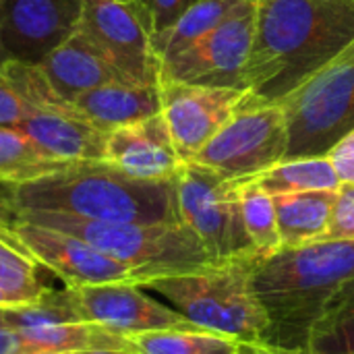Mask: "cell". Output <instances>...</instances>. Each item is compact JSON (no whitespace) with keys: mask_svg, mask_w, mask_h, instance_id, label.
Instances as JSON below:
<instances>
[{"mask_svg":"<svg viewBox=\"0 0 354 354\" xmlns=\"http://www.w3.org/2000/svg\"><path fill=\"white\" fill-rule=\"evenodd\" d=\"M247 91L280 102L354 39V0H253Z\"/></svg>","mask_w":354,"mask_h":354,"instance_id":"1","label":"cell"},{"mask_svg":"<svg viewBox=\"0 0 354 354\" xmlns=\"http://www.w3.org/2000/svg\"><path fill=\"white\" fill-rule=\"evenodd\" d=\"M10 203L12 214L52 212L129 224L180 222L176 178L139 180L104 160L73 162L52 174L10 187Z\"/></svg>","mask_w":354,"mask_h":354,"instance_id":"2","label":"cell"},{"mask_svg":"<svg viewBox=\"0 0 354 354\" xmlns=\"http://www.w3.org/2000/svg\"><path fill=\"white\" fill-rule=\"evenodd\" d=\"M353 278L354 241H319L257 257L251 288L268 317L263 342L305 353L319 311Z\"/></svg>","mask_w":354,"mask_h":354,"instance_id":"3","label":"cell"},{"mask_svg":"<svg viewBox=\"0 0 354 354\" xmlns=\"http://www.w3.org/2000/svg\"><path fill=\"white\" fill-rule=\"evenodd\" d=\"M255 259H236L189 274L160 276L139 284V288L160 297L197 330L230 336L239 342H263L268 317L251 288Z\"/></svg>","mask_w":354,"mask_h":354,"instance_id":"4","label":"cell"},{"mask_svg":"<svg viewBox=\"0 0 354 354\" xmlns=\"http://www.w3.org/2000/svg\"><path fill=\"white\" fill-rule=\"evenodd\" d=\"M15 220L56 228L79 236L108 257L141 270L147 280L160 276L189 274L214 266L207 249L199 236L178 224H129V222H100L68 214L52 212H19ZM145 280V282H147Z\"/></svg>","mask_w":354,"mask_h":354,"instance_id":"5","label":"cell"},{"mask_svg":"<svg viewBox=\"0 0 354 354\" xmlns=\"http://www.w3.org/2000/svg\"><path fill=\"white\" fill-rule=\"evenodd\" d=\"M278 104L288 122L286 160L328 156L354 129V39Z\"/></svg>","mask_w":354,"mask_h":354,"instance_id":"6","label":"cell"},{"mask_svg":"<svg viewBox=\"0 0 354 354\" xmlns=\"http://www.w3.org/2000/svg\"><path fill=\"white\" fill-rule=\"evenodd\" d=\"M241 183L197 162H185L176 176L180 222L199 236L214 263L257 257L243 220Z\"/></svg>","mask_w":354,"mask_h":354,"instance_id":"7","label":"cell"},{"mask_svg":"<svg viewBox=\"0 0 354 354\" xmlns=\"http://www.w3.org/2000/svg\"><path fill=\"white\" fill-rule=\"evenodd\" d=\"M290 145L282 104L245 93L232 118L191 160L224 178H253L286 160Z\"/></svg>","mask_w":354,"mask_h":354,"instance_id":"8","label":"cell"},{"mask_svg":"<svg viewBox=\"0 0 354 354\" xmlns=\"http://www.w3.org/2000/svg\"><path fill=\"white\" fill-rule=\"evenodd\" d=\"M255 4L241 0L201 39L160 62V81H183L212 87L245 89L253 48Z\"/></svg>","mask_w":354,"mask_h":354,"instance_id":"9","label":"cell"},{"mask_svg":"<svg viewBox=\"0 0 354 354\" xmlns=\"http://www.w3.org/2000/svg\"><path fill=\"white\" fill-rule=\"evenodd\" d=\"M79 29L108 56L127 83H160L153 23L137 0H83Z\"/></svg>","mask_w":354,"mask_h":354,"instance_id":"10","label":"cell"},{"mask_svg":"<svg viewBox=\"0 0 354 354\" xmlns=\"http://www.w3.org/2000/svg\"><path fill=\"white\" fill-rule=\"evenodd\" d=\"M8 232L41 266L58 276L66 288L95 284H143L147 276L127 263H120L89 243L68 232L12 220Z\"/></svg>","mask_w":354,"mask_h":354,"instance_id":"11","label":"cell"},{"mask_svg":"<svg viewBox=\"0 0 354 354\" xmlns=\"http://www.w3.org/2000/svg\"><path fill=\"white\" fill-rule=\"evenodd\" d=\"M245 89L160 81L162 116L183 162H191L232 118Z\"/></svg>","mask_w":354,"mask_h":354,"instance_id":"12","label":"cell"},{"mask_svg":"<svg viewBox=\"0 0 354 354\" xmlns=\"http://www.w3.org/2000/svg\"><path fill=\"white\" fill-rule=\"evenodd\" d=\"M79 322L112 332L197 330L166 303L156 301L137 284H95L66 288Z\"/></svg>","mask_w":354,"mask_h":354,"instance_id":"13","label":"cell"},{"mask_svg":"<svg viewBox=\"0 0 354 354\" xmlns=\"http://www.w3.org/2000/svg\"><path fill=\"white\" fill-rule=\"evenodd\" d=\"M83 17V0H2V39L10 60L37 64L71 37Z\"/></svg>","mask_w":354,"mask_h":354,"instance_id":"14","label":"cell"},{"mask_svg":"<svg viewBox=\"0 0 354 354\" xmlns=\"http://www.w3.org/2000/svg\"><path fill=\"white\" fill-rule=\"evenodd\" d=\"M104 162L139 180H172L185 164L162 114L110 131Z\"/></svg>","mask_w":354,"mask_h":354,"instance_id":"15","label":"cell"},{"mask_svg":"<svg viewBox=\"0 0 354 354\" xmlns=\"http://www.w3.org/2000/svg\"><path fill=\"white\" fill-rule=\"evenodd\" d=\"M17 129L44 153L60 162H97L106 156L108 133L83 118L73 104L33 108Z\"/></svg>","mask_w":354,"mask_h":354,"instance_id":"16","label":"cell"},{"mask_svg":"<svg viewBox=\"0 0 354 354\" xmlns=\"http://www.w3.org/2000/svg\"><path fill=\"white\" fill-rule=\"evenodd\" d=\"M37 66L52 89L68 104L93 87L110 81H122L108 56L81 29L46 54Z\"/></svg>","mask_w":354,"mask_h":354,"instance_id":"17","label":"cell"},{"mask_svg":"<svg viewBox=\"0 0 354 354\" xmlns=\"http://www.w3.org/2000/svg\"><path fill=\"white\" fill-rule=\"evenodd\" d=\"M73 106L91 124H95L104 133H110L118 127L160 114V83L141 85L127 81H110L81 93L79 97H75Z\"/></svg>","mask_w":354,"mask_h":354,"instance_id":"18","label":"cell"},{"mask_svg":"<svg viewBox=\"0 0 354 354\" xmlns=\"http://www.w3.org/2000/svg\"><path fill=\"white\" fill-rule=\"evenodd\" d=\"M334 201L336 191H305L276 195L274 205L282 249L324 241L330 228Z\"/></svg>","mask_w":354,"mask_h":354,"instance_id":"19","label":"cell"},{"mask_svg":"<svg viewBox=\"0 0 354 354\" xmlns=\"http://www.w3.org/2000/svg\"><path fill=\"white\" fill-rule=\"evenodd\" d=\"M19 353H91L122 351L124 336L87 322H58L17 332Z\"/></svg>","mask_w":354,"mask_h":354,"instance_id":"20","label":"cell"},{"mask_svg":"<svg viewBox=\"0 0 354 354\" xmlns=\"http://www.w3.org/2000/svg\"><path fill=\"white\" fill-rule=\"evenodd\" d=\"M127 354H236L239 340L207 330H149L122 334Z\"/></svg>","mask_w":354,"mask_h":354,"instance_id":"21","label":"cell"},{"mask_svg":"<svg viewBox=\"0 0 354 354\" xmlns=\"http://www.w3.org/2000/svg\"><path fill=\"white\" fill-rule=\"evenodd\" d=\"M253 180L272 197L305 191H338L340 178L328 156H305L284 160Z\"/></svg>","mask_w":354,"mask_h":354,"instance_id":"22","label":"cell"},{"mask_svg":"<svg viewBox=\"0 0 354 354\" xmlns=\"http://www.w3.org/2000/svg\"><path fill=\"white\" fill-rule=\"evenodd\" d=\"M305 354H354V278L319 311L309 330Z\"/></svg>","mask_w":354,"mask_h":354,"instance_id":"23","label":"cell"},{"mask_svg":"<svg viewBox=\"0 0 354 354\" xmlns=\"http://www.w3.org/2000/svg\"><path fill=\"white\" fill-rule=\"evenodd\" d=\"M39 263L12 239L0 222V290L15 305H31L50 295L39 280Z\"/></svg>","mask_w":354,"mask_h":354,"instance_id":"24","label":"cell"},{"mask_svg":"<svg viewBox=\"0 0 354 354\" xmlns=\"http://www.w3.org/2000/svg\"><path fill=\"white\" fill-rule=\"evenodd\" d=\"M64 166H68V162H60L44 153L17 127L0 124V185L19 187Z\"/></svg>","mask_w":354,"mask_h":354,"instance_id":"25","label":"cell"},{"mask_svg":"<svg viewBox=\"0 0 354 354\" xmlns=\"http://www.w3.org/2000/svg\"><path fill=\"white\" fill-rule=\"evenodd\" d=\"M241 0H197L174 25L153 35L158 60H166L209 33Z\"/></svg>","mask_w":354,"mask_h":354,"instance_id":"26","label":"cell"},{"mask_svg":"<svg viewBox=\"0 0 354 354\" xmlns=\"http://www.w3.org/2000/svg\"><path fill=\"white\" fill-rule=\"evenodd\" d=\"M241 207L247 234L255 249V255L270 257L282 249L278 218L274 197L266 193L253 178H243L241 183Z\"/></svg>","mask_w":354,"mask_h":354,"instance_id":"27","label":"cell"},{"mask_svg":"<svg viewBox=\"0 0 354 354\" xmlns=\"http://www.w3.org/2000/svg\"><path fill=\"white\" fill-rule=\"evenodd\" d=\"M324 241H354V185H340Z\"/></svg>","mask_w":354,"mask_h":354,"instance_id":"28","label":"cell"},{"mask_svg":"<svg viewBox=\"0 0 354 354\" xmlns=\"http://www.w3.org/2000/svg\"><path fill=\"white\" fill-rule=\"evenodd\" d=\"M31 110L33 106L12 87V83L0 68V124L17 127Z\"/></svg>","mask_w":354,"mask_h":354,"instance_id":"29","label":"cell"},{"mask_svg":"<svg viewBox=\"0 0 354 354\" xmlns=\"http://www.w3.org/2000/svg\"><path fill=\"white\" fill-rule=\"evenodd\" d=\"M151 17L153 35L174 25L197 0H137Z\"/></svg>","mask_w":354,"mask_h":354,"instance_id":"30","label":"cell"},{"mask_svg":"<svg viewBox=\"0 0 354 354\" xmlns=\"http://www.w3.org/2000/svg\"><path fill=\"white\" fill-rule=\"evenodd\" d=\"M328 158L342 185H354V129L346 133L330 151Z\"/></svg>","mask_w":354,"mask_h":354,"instance_id":"31","label":"cell"},{"mask_svg":"<svg viewBox=\"0 0 354 354\" xmlns=\"http://www.w3.org/2000/svg\"><path fill=\"white\" fill-rule=\"evenodd\" d=\"M236 354H305L303 351H286L268 342H239Z\"/></svg>","mask_w":354,"mask_h":354,"instance_id":"32","label":"cell"},{"mask_svg":"<svg viewBox=\"0 0 354 354\" xmlns=\"http://www.w3.org/2000/svg\"><path fill=\"white\" fill-rule=\"evenodd\" d=\"M21 342L17 332L12 330H0V354H19Z\"/></svg>","mask_w":354,"mask_h":354,"instance_id":"33","label":"cell"},{"mask_svg":"<svg viewBox=\"0 0 354 354\" xmlns=\"http://www.w3.org/2000/svg\"><path fill=\"white\" fill-rule=\"evenodd\" d=\"M12 203H10V187L0 185V222L10 224L12 222Z\"/></svg>","mask_w":354,"mask_h":354,"instance_id":"34","label":"cell"},{"mask_svg":"<svg viewBox=\"0 0 354 354\" xmlns=\"http://www.w3.org/2000/svg\"><path fill=\"white\" fill-rule=\"evenodd\" d=\"M10 60L6 48H4V39H2V0H0V68Z\"/></svg>","mask_w":354,"mask_h":354,"instance_id":"35","label":"cell"},{"mask_svg":"<svg viewBox=\"0 0 354 354\" xmlns=\"http://www.w3.org/2000/svg\"><path fill=\"white\" fill-rule=\"evenodd\" d=\"M8 309L10 307H0V330H8Z\"/></svg>","mask_w":354,"mask_h":354,"instance_id":"36","label":"cell"},{"mask_svg":"<svg viewBox=\"0 0 354 354\" xmlns=\"http://www.w3.org/2000/svg\"><path fill=\"white\" fill-rule=\"evenodd\" d=\"M0 307H15V305H12V303L2 295V290H0Z\"/></svg>","mask_w":354,"mask_h":354,"instance_id":"37","label":"cell"},{"mask_svg":"<svg viewBox=\"0 0 354 354\" xmlns=\"http://www.w3.org/2000/svg\"><path fill=\"white\" fill-rule=\"evenodd\" d=\"M87 354H127L122 353V351H91V353Z\"/></svg>","mask_w":354,"mask_h":354,"instance_id":"38","label":"cell"},{"mask_svg":"<svg viewBox=\"0 0 354 354\" xmlns=\"http://www.w3.org/2000/svg\"><path fill=\"white\" fill-rule=\"evenodd\" d=\"M19 354H87V353H19Z\"/></svg>","mask_w":354,"mask_h":354,"instance_id":"39","label":"cell"}]
</instances>
